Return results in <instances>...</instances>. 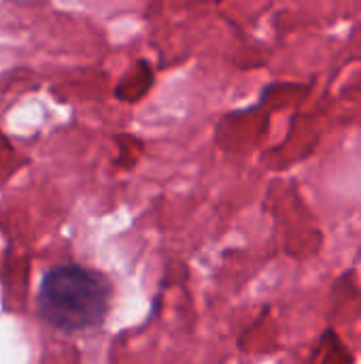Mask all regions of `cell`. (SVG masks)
Returning <instances> with one entry per match:
<instances>
[{
	"label": "cell",
	"mask_w": 361,
	"mask_h": 364,
	"mask_svg": "<svg viewBox=\"0 0 361 364\" xmlns=\"http://www.w3.org/2000/svg\"><path fill=\"white\" fill-rule=\"evenodd\" d=\"M111 284L94 269L62 264L51 269L38 288V316L66 335L98 328L111 307Z\"/></svg>",
	"instance_id": "6da1fadb"
}]
</instances>
